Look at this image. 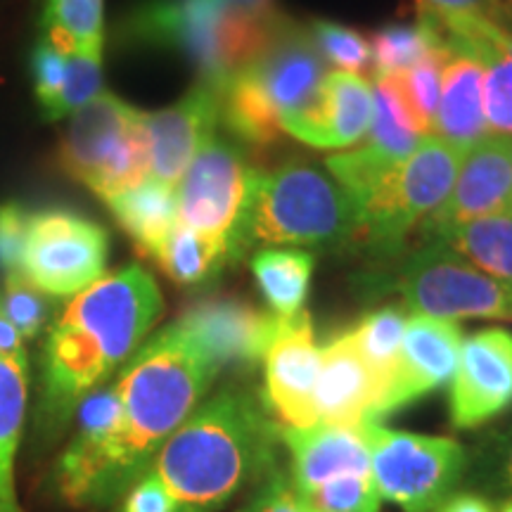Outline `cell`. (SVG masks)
<instances>
[{"label": "cell", "mask_w": 512, "mask_h": 512, "mask_svg": "<svg viewBox=\"0 0 512 512\" xmlns=\"http://www.w3.org/2000/svg\"><path fill=\"white\" fill-rule=\"evenodd\" d=\"M226 3L235 12H238V15L247 17L249 22L259 24V27H264V29L278 31V29H283L287 22L275 0H226Z\"/></svg>", "instance_id": "60d3db41"}, {"label": "cell", "mask_w": 512, "mask_h": 512, "mask_svg": "<svg viewBox=\"0 0 512 512\" xmlns=\"http://www.w3.org/2000/svg\"><path fill=\"white\" fill-rule=\"evenodd\" d=\"M512 408V332L484 328L463 337L451 380V425L477 430Z\"/></svg>", "instance_id": "4fadbf2b"}, {"label": "cell", "mask_w": 512, "mask_h": 512, "mask_svg": "<svg viewBox=\"0 0 512 512\" xmlns=\"http://www.w3.org/2000/svg\"><path fill=\"white\" fill-rule=\"evenodd\" d=\"M278 441L264 403L230 387L190 413L159 448L150 472L174 496L178 512H216L278 470Z\"/></svg>", "instance_id": "7a4b0ae2"}, {"label": "cell", "mask_w": 512, "mask_h": 512, "mask_svg": "<svg viewBox=\"0 0 512 512\" xmlns=\"http://www.w3.org/2000/svg\"><path fill=\"white\" fill-rule=\"evenodd\" d=\"M264 406L285 427H311L318 422L316 384L320 347L306 311L280 316L278 330L264 356Z\"/></svg>", "instance_id": "7c38bea8"}, {"label": "cell", "mask_w": 512, "mask_h": 512, "mask_svg": "<svg viewBox=\"0 0 512 512\" xmlns=\"http://www.w3.org/2000/svg\"><path fill=\"white\" fill-rule=\"evenodd\" d=\"M27 354L24 339L19 335L12 320L5 313V306L0 302V356H22Z\"/></svg>", "instance_id": "ee69618b"}, {"label": "cell", "mask_w": 512, "mask_h": 512, "mask_svg": "<svg viewBox=\"0 0 512 512\" xmlns=\"http://www.w3.org/2000/svg\"><path fill=\"white\" fill-rule=\"evenodd\" d=\"M110 235L86 216L64 209L29 214L22 271L50 297H72L107 271Z\"/></svg>", "instance_id": "8fae6325"}, {"label": "cell", "mask_w": 512, "mask_h": 512, "mask_svg": "<svg viewBox=\"0 0 512 512\" xmlns=\"http://www.w3.org/2000/svg\"><path fill=\"white\" fill-rule=\"evenodd\" d=\"M261 171L228 140L211 138L197 152L176 185L178 223L228 245L240 259L247 249V226Z\"/></svg>", "instance_id": "ba28073f"}, {"label": "cell", "mask_w": 512, "mask_h": 512, "mask_svg": "<svg viewBox=\"0 0 512 512\" xmlns=\"http://www.w3.org/2000/svg\"><path fill=\"white\" fill-rule=\"evenodd\" d=\"M121 512H178V505L169 489L162 484L155 472L147 470L138 482L128 489Z\"/></svg>", "instance_id": "ab89813d"}, {"label": "cell", "mask_w": 512, "mask_h": 512, "mask_svg": "<svg viewBox=\"0 0 512 512\" xmlns=\"http://www.w3.org/2000/svg\"><path fill=\"white\" fill-rule=\"evenodd\" d=\"M216 375L204 349L178 323L128 358L114 382L121 418L110 444L102 505L117 501L150 470L159 448L190 418Z\"/></svg>", "instance_id": "3957f363"}, {"label": "cell", "mask_w": 512, "mask_h": 512, "mask_svg": "<svg viewBox=\"0 0 512 512\" xmlns=\"http://www.w3.org/2000/svg\"><path fill=\"white\" fill-rule=\"evenodd\" d=\"M375 93L370 83L354 72L325 74L309 110L285 119L283 133L313 147H349L366 138L373 126Z\"/></svg>", "instance_id": "d6986e66"}, {"label": "cell", "mask_w": 512, "mask_h": 512, "mask_svg": "<svg viewBox=\"0 0 512 512\" xmlns=\"http://www.w3.org/2000/svg\"><path fill=\"white\" fill-rule=\"evenodd\" d=\"M349 337L354 342L366 366L373 373L377 387H380V403H377L375 418L380 422V408L384 396L396 380L401 358V342L406 332V316L399 306H382L363 316L354 328H349Z\"/></svg>", "instance_id": "83f0119b"}, {"label": "cell", "mask_w": 512, "mask_h": 512, "mask_svg": "<svg viewBox=\"0 0 512 512\" xmlns=\"http://www.w3.org/2000/svg\"><path fill=\"white\" fill-rule=\"evenodd\" d=\"M465 152L439 136H422L415 150L358 209V242L377 256H394L411 228L446 202Z\"/></svg>", "instance_id": "52a82bcc"}, {"label": "cell", "mask_w": 512, "mask_h": 512, "mask_svg": "<svg viewBox=\"0 0 512 512\" xmlns=\"http://www.w3.org/2000/svg\"><path fill=\"white\" fill-rule=\"evenodd\" d=\"M313 38H316L320 53L337 64L342 72H363L370 64V43L356 29L344 27V24L330 22V19H316L313 22Z\"/></svg>", "instance_id": "8d00e7d4"}, {"label": "cell", "mask_w": 512, "mask_h": 512, "mask_svg": "<svg viewBox=\"0 0 512 512\" xmlns=\"http://www.w3.org/2000/svg\"><path fill=\"white\" fill-rule=\"evenodd\" d=\"M105 204L140 252L150 259L178 223L176 188L155 178H145L136 188L107 197Z\"/></svg>", "instance_id": "603a6c76"}, {"label": "cell", "mask_w": 512, "mask_h": 512, "mask_svg": "<svg viewBox=\"0 0 512 512\" xmlns=\"http://www.w3.org/2000/svg\"><path fill=\"white\" fill-rule=\"evenodd\" d=\"M444 43V29L430 10L422 8L413 24H389L370 43L375 76H399L422 55Z\"/></svg>", "instance_id": "f1b7e54d"}, {"label": "cell", "mask_w": 512, "mask_h": 512, "mask_svg": "<svg viewBox=\"0 0 512 512\" xmlns=\"http://www.w3.org/2000/svg\"><path fill=\"white\" fill-rule=\"evenodd\" d=\"M280 441L290 451V484L306 491L342 475H370V446L363 427L316 422L311 427H283Z\"/></svg>", "instance_id": "44dd1931"}, {"label": "cell", "mask_w": 512, "mask_h": 512, "mask_svg": "<svg viewBox=\"0 0 512 512\" xmlns=\"http://www.w3.org/2000/svg\"><path fill=\"white\" fill-rule=\"evenodd\" d=\"M380 387L366 366L349 332H339L320 347V373L316 384L318 422L363 427L377 422Z\"/></svg>", "instance_id": "ffe728a7"}, {"label": "cell", "mask_w": 512, "mask_h": 512, "mask_svg": "<svg viewBox=\"0 0 512 512\" xmlns=\"http://www.w3.org/2000/svg\"><path fill=\"white\" fill-rule=\"evenodd\" d=\"M418 3L437 15H477L496 22L501 0H418Z\"/></svg>", "instance_id": "b9f144b4"}, {"label": "cell", "mask_w": 512, "mask_h": 512, "mask_svg": "<svg viewBox=\"0 0 512 512\" xmlns=\"http://www.w3.org/2000/svg\"><path fill=\"white\" fill-rule=\"evenodd\" d=\"M280 316L254 309L238 297H216L195 304L176 320L195 339L216 370L254 368L264 363Z\"/></svg>", "instance_id": "2e32d148"}, {"label": "cell", "mask_w": 512, "mask_h": 512, "mask_svg": "<svg viewBox=\"0 0 512 512\" xmlns=\"http://www.w3.org/2000/svg\"><path fill=\"white\" fill-rule=\"evenodd\" d=\"M152 259L178 285H204L219 278L233 256L223 240L176 223Z\"/></svg>", "instance_id": "484cf974"}, {"label": "cell", "mask_w": 512, "mask_h": 512, "mask_svg": "<svg viewBox=\"0 0 512 512\" xmlns=\"http://www.w3.org/2000/svg\"><path fill=\"white\" fill-rule=\"evenodd\" d=\"M498 512H512V498H508V501L503 503V508L498 510Z\"/></svg>", "instance_id": "bcb514c9"}, {"label": "cell", "mask_w": 512, "mask_h": 512, "mask_svg": "<svg viewBox=\"0 0 512 512\" xmlns=\"http://www.w3.org/2000/svg\"><path fill=\"white\" fill-rule=\"evenodd\" d=\"M29 211L22 204H0V266L3 271H19L22 266L24 240H27Z\"/></svg>", "instance_id": "74e56055"}, {"label": "cell", "mask_w": 512, "mask_h": 512, "mask_svg": "<svg viewBox=\"0 0 512 512\" xmlns=\"http://www.w3.org/2000/svg\"><path fill=\"white\" fill-rule=\"evenodd\" d=\"M358 238V214L330 171L290 162L261 174L247 226V247H344Z\"/></svg>", "instance_id": "277c9868"}, {"label": "cell", "mask_w": 512, "mask_h": 512, "mask_svg": "<svg viewBox=\"0 0 512 512\" xmlns=\"http://www.w3.org/2000/svg\"><path fill=\"white\" fill-rule=\"evenodd\" d=\"M162 311V292L143 266L102 275L74 294L43 344L36 437H60L81 401L136 354Z\"/></svg>", "instance_id": "6da1fadb"}, {"label": "cell", "mask_w": 512, "mask_h": 512, "mask_svg": "<svg viewBox=\"0 0 512 512\" xmlns=\"http://www.w3.org/2000/svg\"><path fill=\"white\" fill-rule=\"evenodd\" d=\"M437 240L512 292V211L460 223Z\"/></svg>", "instance_id": "4316f807"}, {"label": "cell", "mask_w": 512, "mask_h": 512, "mask_svg": "<svg viewBox=\"0 0 512 512\" xmlns=\"http://www.w3.org/2000/svg\"><path fill=\"white\" fill-rule=\"evenodd\" d=\"M240 512H304L302 503L283 472L275 470L254 489V496L242 505Z\"/></svg>", "instance_id": "f35d334b"}, {"label": "cell", "mask_w": 512, "mask_h": 512, "mask_svg": "<svg viewBox=\"0 0 512 512\" xmlns=\"http://www.w3.org/2000/svg\"><path fill=\"white\" fill-rule=\"evenodd\" d=\"M496 22L501 24V27L512 31V0H501V5H498Z\"/></svg>", "instance_id": "f6af8a7d"}, {"label": "cell", "mask_w": 512, "mask_h": 512, "mask_svg": "<svg viewBox=\"0 0 512 512\" xmlns=\"http://www.w3.org/2000/svg\"><path fill=\"white\" fill-rule=\"evenodd\" d=\"M434 512H496V508L489 496L477 494V491H453Z\"/></svg>", "instance_id": "7bdbcfd3"}, {"label": "cell", "mask_w": 512, "mask_h": 512, "mask_svg": "<svg viewBox=\"0 0 512 512\" xmlns=\"http://www.w3.org/2000/svg\"><path fill=\"white\" fill-rule=\"evenodd\" d=\"M370 475L377 494L403 512H434L465 479V446L456 439L401 432L368 422Z\"/></svg>", "instance_id": "9c48e42d"}, {"label": "cell", "mask_w": 512, "mask_h": 512, "mask_svg": "<svg viewBox=\"0 0 512 512\" xmlns=\"http://www.w3.org/2000/svg\"><path fill=\"white\" fill-rule=\"evenodd\" d=\"M74 48L64 46L55 36L43 31L38 38L34 57H31V76H34V93L38 105H41L43 117L53 110V105L60 98L64 86V76H67V60Z\"/></svg>", "instance_id": "d590c367"}, {"label": "cell", "mask_w": 512, "mask_h": 512, "mask_svg": "<svg viewBox=\"0 0 512 512\" xmlns=\"http://www.w3.org/2000/svg\"><path fill=\"white\" fill-rule=\"evenodd\" d=\"M221 88L200 79L174 105L152 114L145 112L150 178L176 188L197 152L216 136V124L221 121Z\"/></svg>", "instance_id": "9a60e30c"}, {"label": "cell", "mask_w": 512, "mask_h": 512, "mask_svg": "<svg viewBox=\"0 0 512 512\" xmlns=\"http://www.w3.org/2000/svg\"><path fill=\"white\" fill-rule=\"evenodd\" d=\"M304 512H380L373 475H342L306 491H294Z\"/></svg>", "instance_id": "4dcf8cb0"}, {"label": "cell", "mask_w": 512, "mask_h": 512, "mask_svg": "<svg viewBox=\"0 0 512 512\" xmlns=\"http://www.w3.org/2000/svg\"><path fill=\"white\" fill-rule=\"evenodd\" d=\"M446 36L444 43L425 53L411 69L399 74L403 95H406L408 105L415 117H418L420 126L427 131L434 128V117H437L439 95H441V79H444V60H446Z\"/></svg>", "instance_id": "d6a6232c"}, {"label": "cell", "mask_w": 512, "mask_h": 512, "mask_svg": "<svg viewBox=\"0 0 512 512\" xmlns=\"http://www.w3.org/2000/svg\"><path fill=\"white\" fill-rule=\"evenodd\" d=\"M460 347H463V330L458 328L456 320L413 313L406 320L399 373L392 389L384 396L380 420L451 384Z\"/></svg>", "instance_id": "ac0fdd59"}, {"label": "cell", "mask_w": 512, "mask_h": 512, "mask_svg": "<svg viewBox=\"0 0 512 512\" xmlns=\"http://www.w3.org/2000/svg\"><path fill=\"white\" fill-rule=\"evenodd\" d=\"M396 290L413 313L446 320H512V292L453 252L430 240L403 261Z\"/></svg>", "instance_id": "30bf717a"}, {"label": "cell", "mask_w": 512, "mask_h": 512, "mask_svg": "<svg viewBox=\"0 0 512 512\" xmlns=\"http://www.w3.org/2000/svg\"><path fill=\"white\" fill-rule=\"evenodd\" d=\"M465 477L484 494L512 498V425L491 432L470 456Z\"/></svg>", "instance_id": "836d02e7"}, {"label": "cell", "mask_w": 512, "mask_h": 512, "mask_svg": "<svg viewBox=\"0 0 512 512\" xmlns=\"http://www.w3.org/2000/svg\"><path fill=\"white\" fill-rule=\"evenodd\" d=\"M245 72L283 124L309 110L328 69L313 34L287 22L264 53L245 64Z\"/></svg>", "instance_id": "e0dca14e"}, {"label": "cell", "mask_w": 512, "mask_h": 512, "mask_svg": "<svg viewBox=\"0 0 512 512\" xmlns=\"http://www.w3.org/2000/svg\"><path fill=\"white\" fill-rule=\"evenodd\" d=\"M512 211V138L484 136L465 152L446 202L422 221L437 240L446 230L484 216Z\"/></svg>", "instance_id": "5bb4252c"}, {"label": "cell", "mask_w": 512, "mask_h": 512, "mask_svg": "<svg viewBox=\"0 0 512 512\" xmlns=\"http://www.w3.org/2000/svg\"><path fill=\"white\" fill-rule=\"evenodd\" d=\"M27 401V354L0 356V512H19L15 496V456Z\"/></svg>", "instance_id": "cb8c5ba5"}, {"label": "cell", "mask_w": 512, "mask_h": 512, "mask_svg": "<svg viewBox=\"0 0 512 512\" xmlns=\"http://www.w3.org/2000/svg\"><path fill=\"white\" fill-rule=\"evenodd\" d=\"M278 31L249 22L226 0H147L128 17V36L185 55L216 86L264 53Z\"/></svg>", "instance_id": "5b68a950"}, {"label": "cell", "mask_w": 512, "mask_h": 512, "mask_svg": "<svg viewBox=\"0 0 512 512\" xmlns=\"http://www.w3.org/2000/svg\"><path fill=\"white\" fill-rule=\"evenodd\" d=\"M102 93V48H76L69 53L67 76L48 121L69 119Z\"/></svg>", "instance_id": "1f68e13d"}, {"label": "cell", "mask_w": 512, "mask_h": 512, "mask_svg": "<svg viewBox=\"0 0 512 512\" xmlns=\"http://www.w3.org/2000/svg\"><path fill=\"white\" fill-rule=\"evenodd\" d=\"M60 164L102 200L136 188L150 178L145 112L102 91L69 117L60 143Z\"/></svg>", "instance_id": "8992f818"}, {"label": "cell", "mask_w": 512, "mask_h": 512, "mask_svg": "<svg viewBox=\"0 0 512 512\" xmlns=\"http://www.w3.org/2000/svg\"><path fill=\"white\" fill-rule=\"evenodd\" d=\"M43 31L69 48H102L105 0H48Z\"/></svg>", "instance_id": "f546056e"}, {"label": "cell", "mask_w": 512, "mask_h": 512, "mask_svg": "<svg viewBox=\"0 0 512 512\" xmlns=\"http://www.w3.org/2000/svg\"><path fill=\"white\" fill-rule=\"evenodd\" d=\"M3 306L22 339H34L50 318V294L31 283L22 271L5 273Z\"/></svg>", "instance_id": "e575fe53"}, {"label": "cell", "mask_w": 512, "mask_h": 512, "mask_svg": "<svg viewBox=\"0 0 512 512\" xmlns=\"http://www.w3.org/2000/svg\"><path fill=\"white\" fill-rule=\"evenodd\" d=\"M252 273L275 316L290 318L309 297L316 259L304 249H264L252 256Z\"/></svg>", "instance_id": "d4e9b609"}, {"label": "cell", "mask_w": 512, "mask_h": 512, "mask_svg": "<svg viewBox=\"0 0 512 512\" xmlns=\"http://www.w3.org/2000/svg\"><path fill=\"white\" fill-rule=\"evenodd\" d=\"M446 43L444 79H441L434 128L439 131V138L467 152L484 136H489L484 117V67L465 48L448 38Z\"/></svg>", "instance_id": "7402d4cb"}]
</instances>
